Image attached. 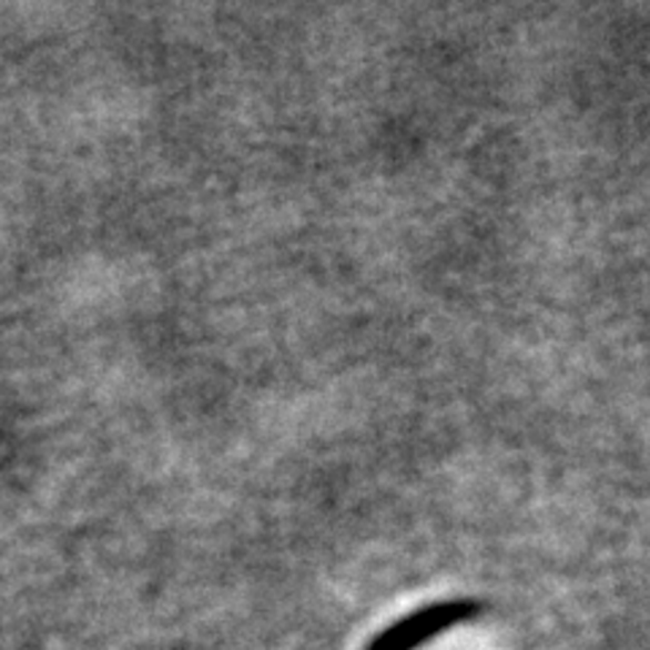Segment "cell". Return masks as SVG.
Returning a JSON list of instances; mask_svg holds the SVG:
<instances>
[{"instance_id": "6da1fadb", "label": "cell", "mask_w": 650, "mask_h": 650, "mask_svg": "<svg viewBox=\"0 0 650 650\" xmlns=\"http://www.w3.org/2000/svg\"><path fill=\"white\" fill-rule=\"evenodd\" d=\"M475 616V605H441L431 607V610H423L418 616L407 618L404 623H398L394 631H388L385 637H379L374 642L372 650H413L420 646L423 640H428L431 634H437L445 627H450L453 621H461V618Z\"/></svg>"}]
</instances>
